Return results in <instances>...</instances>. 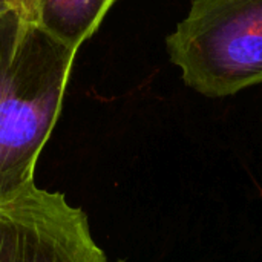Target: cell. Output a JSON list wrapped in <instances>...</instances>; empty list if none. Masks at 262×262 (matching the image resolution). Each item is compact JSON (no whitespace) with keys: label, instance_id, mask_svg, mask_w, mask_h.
I'll return each instance as SVG.
<instances>
[{"label":"cell","instance_id":"obj_1","mask_svg":"<svg viewBox=\"0 0 262 262\" xmlns=\"http://www.w3.org/2000/svg\"><path fill=\"white\" fill-rule=\"evenodd\" d=\"M78 51L0 12V201L35 183Z\"/></svg>","mask_w":262,"mask_h":262},{"label":"cell","instance_id":"obj_2","mask_svg":"<svg viewBox=\"0 0 262 262\" xmlns=\"http://www.w3.org/2000/svg\"><path fill=\"white\" fill-rule=\"evenodd\" d=\"M166 49L201 95L224 98L262 84V0H190Z\"/></svg>","mask_w":262,"mask_h":262},{"label":"cell","instance_id":"obj_3","mask_svg":"<svg viewBox=\"0 0 262 262\" xmlns=\"http://www.w3.org/2000/svg\"><path fill=\"white\" fill-rule=\"evenodd\" d=\"M0 262L109 261L86 212L34 183L0 201Z\"/></svg>","mask_w":262,"mask_h":262},{"label":"cell","instance_id":"obj_4","mask_svg":"<svg viewBox=\"0 0 262 262\" xmlns=\"http://www.w3.org/2000/svg\"><path fill=\"white\" fill-rule=\"evenodd\" d=\"M117 0H43L40 26L78 51L100 28Z\"/></svg>","mask_w":262,"mask_h":262},{"label":"cell","instance_id":"obj_5","mask_svg":"<svg viewBox=\"0 0 262 262\" xmlns=\"http://www.w3.org/2000/svg\"><path fill=\"white\" fill-rule=\"evenodd\" d=\"M41 5L43 0H6L8 11H11L17 18L38 26L41 18Z\"/></svg>","mask_w":262,"mask_h":262},{"label":"cell","instance_id":"obj_6","mask_svg":"<svg viewBox=\"0 0 262 262\" xmlns=\"http://www.w3.org/2000/svg\"><path fill=\"white\" fill-rule=\"evenodd\" d=\"M5 11H8L6 0H0V12H5Z\"/></svg>","mask_w":262,"mask_h":262},{"label":"cell","instance_id":"obj_7","mask_svg":"<svg viewBox=\"0 0 262 262\" xmlns=\"http://www.w3.org/2000/svg\"><path fill=\"white\" fill-rule=\"evenodd\" d=\"M117 262H126V261H121V259H120V261H117Z\"/></svg>","mask_w":262,"mask_h":262}]
</instances>
